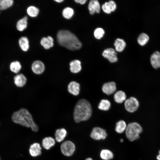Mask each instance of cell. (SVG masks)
<instances>
[{
	"instance_id": "6da1fadb",
	"label": "cell",
	"mask_w": 160,
	"mask_h": 160,
	"mask_svg": "<svg viewBox=\"0 0 160 160\" xmlns=\"http://www.w3.org/2000/svg\"><path fill=\"white\" fill-rule=\"evenodd\" d=\"M59 44L71 50L79 49L82 44L76 36L70 31L65 30L59 31L57 34Z\"/></svg>"
},
{
	"instance_id": "7a4b0ae2",
	"label": "cell",
	"mask_w": 160,
	"mask_h": 160,
	"mask_svg": "<svg viewBox=\"0 0 160 160\" xmlns=\"http://www.w3.org/2000/svg\"><path fill=\"white\" fill-rule=\"evenodd\" d=\"M12 119L15 123L31 127L34 132L38 130V127L34 122L31 114L26 109L22 108L14 112L12 115Z\"/></svg>"
},
{
	"instance_id": "3957f363",
	"label": "cell",
	"mask_w": 160,
	"mask_h": 160,
	"mask_svg": "<svg viewBox=\"0 0 160 160\" xmlns=\"http://www.w3.org/2000/svg\"><path fill=\"white\" fill-rule=\"evenodd\" d=\"M92 110L89 103L85 99L79 100L76 105L73 113L75 121L79 123L89 119L92 114Z\"/></svg>"
},
{
	"instance_id": "277c9868",
	"label": "cell",
	"mask_w": 160,
	"mask_h": 160,
	"mask_svg": "<svg viewBox=\"0 0 160 160\" xmlns=\"http://www.w3.org/2000/svg\"><path fill=\"white\" fill-rule=\"evenodd\" d=\"M142 131V128L139 124L132 122L127 126L125 131L126 136L128 140L133 141L139 138L140 134Z\"/></svg>"
},
{
	"instance_id": "5b68a950",
	"label": "cell",
	"mask_w": 160,
	"mask_h": 160,
	"mask_svg": "<svg viewBox=\"0 0 160 160\" xmlns=\"http://www.w3.org/2000/svg\"><path fill=\"white\" fill-rule=\"evenodd\" d=\"M75 146L74 143L70 140H67L63 142L60 146L62 153L67 156H72L75 150Z\"/></svg>"
},
{
	"instance_id": "8992f818",
	"label": "cell",
	"mask_w": 160,
	"mask_h": 160,
	"mask_svg": "<svg viewBox=\"0 0 160 160\" xmlns=\"http://www.w3.org/2000/svg\"><path fill=\"white\" fill-rule=\"evenodd\" d=\"M91 137L95 140L105 139L107 136L106 130L99 127L93 128L90 134Z\"/></svg>"
},
{
	"instance_id": "52a82bcc",
	"label": "cell",
	"mask_w": 160,
	"mask_h": 160,
	"mask_svg": "<svg viewBox=\"0 0 160 160\" xmlns=\"http://www.w3.org/2000/svg\"><path fill=\"white\" fill-rule=\"evenodd\" d=\"M124 105L127 111L130 113H133L138 109L139 103L136 98L131 97L125 101Z\"/></svg>"
},
{
	"instance_id": "ba28073f",
	"label": "cell",
	"mask_w": 160,
	"mask_h": 160,
	"mask_svg": "<svg viewBox=\"0 0 160 160\" xmlns=\"http://www.w3.org/2000/svg\"><path fill=\"white\" fill-rule=\"evenodd\" d=\"M103 56L107 59L111 63H114L118 60L117 54L114 49L112 48L105 50L103 53Z\"/></svg>"
},
{
	"instance_id": "9c48e42d",
	"label": "cell",
	"mask_w": 160,
	"mask_h": 160,
	"mask_svg": "<svg viewBox=\"0 0 160 160\" xmlns=\"http://www.w3.org/2000/svg\"><path fill=\"white\" fill-rule=\"evenodd\" d=\"M116 90V84L113 81L105 83L103 85L102 87L103 92L108 95L113 94Z\"/></svg>"
},
{
	"instance_id": "30bf717a",
	"label": "cell",
	"mask_w": 160,
	"mask_h": 160,
	"mask_svg": "<svg viewBox=\"0 0 160 160\" xmlns=\"http://www.w3.org/2000/svg\"><path fill=\"white\" fill-rule=\"evenodd\" d=\"M31 69L33 71L35 74H40L44 71L45 66L44 63L41 61L37 60L32 64Z\"/></svg>"
},
{
	"instance_id": "8fae6325",
	"label": "cell",
	"mask_w": 160,
	"mask_h": 160,
	"mask_svg": "<svg viewBox=\"0 0 160 160\" xmlns=\"http://www.w3.org/2000/svg\"><path fill=\"white\" fill-rule=\"evenodd\" d=\"M41 148L40 144L38 143H35L30 145L29 152L31 156L36 157L41 154Z\"/></svg>"
},
{
	"instance_id": "7c38bea8",
	"label": "cell",
	"mask_w": 160,
	"mask_h": 160,
	"mask_svg": "<svg viewBox=\"0 0 160 160\" xmlns=\"http://www.w3.org/2000/svg\"><path fill=\"white\" fill-rule=\"evenodd\" d=\"M27 79L25 76L22 73L17 74L14 77V82L17 87H21L26 84Z\"/></svg>"
},
{
	"instance_id": "4fadbf2b",
	"label": "cell",
	"mask_w": 160,
	"mask_h": 160,
	"mask_svg": "<svg viewBox=\"0 0 160 160\" xmlns=\"http://www.w3.org/2000/svg\"><path fill=\"white\" fill-rule=\"evenodd\" d=\"M88 8L91 15H93L95 12L99 13L100 6L98 1L97 0L90 1L88 5Z\"/></svg>"
},
{
	"instance_id": "5bb4252c",
	"label": "cell",
	"mask_w": 160,
	"mask_h": 160,
	"mask_svg": "<svg viewBox=\"0 0 160 160\" xmlns=\"http://www.w3.org/2000/svg\"><path fill=\"white\" fill-rule=\"evenodd\" d=\"M151 63L152 67L155 69L160 67V52H155L150 57Z\"/></svg>"
},
{
	"instance_id": "9a60e30c",
	"label": "cell",
	"mask_w": 160,
	"mask_h": 160,
	"mask_svg": "<svg viewBox=\"0 0 160 160\" xmlns=\"http://www.w3.org/2000/svg\"><path fill=\"white\" fill-rule=\"evenodd\" d=\"M68 89L70 93L74 95H77L79 93L80 85L75 81H72L68 84Z\"/></svg>"
},
{
	"instance_id": "2e32d148",
	"label": "cell",
	"mask_w": 160,
	"mask_h": 160,
	"mask_svg": "<svg viewBox=\"0 0 160 160\" xmlns=\"http://www.w3.org/2000/svg\"><path fill=\"white\" fill-rule=\"evenodd\" d=\"M102 9L105 13L110 14L115 11L116 8V5L115 2L113 1L106 2L102 7Z\"/></svg>"
},
{
	"instance_id": "e0dca14e",
	"label": "cell",
	"mask_w": 160,
	"mask_h": 160,
	"mask_svg": "<svg viewBox=\"0 0 160 160\" xmlns=\"http://www.w3.org/2000/svg\"><path fill=\"white\" fill-rule=\"evenodd\" d=\"M67 134V132L65 129L62 128L57 129L55 135L56 140L58 142H62L65 139Z\"/></svg>"
},
{
	"instance_id": "ac0fdd59",
	"label": "cell",
	"mask_w": 160,
	"mask_h": 160,
	"mask_svg": "<svg viewBox=\"0 0 160 160\" xmlns=\"http://www.w3.org/2000/svg\"><path fill=\"white\" fill-rule=\"evenodd\" d=\"M27 17L26 16L19 19L16 25L17 30L20 32H22L26 29L27 25Z\"/></svg>"
},
{
	"instance_id": "d6986e66",
	"label": "cell",
	"mask_w": 160,
	"mask_h": 160,
	"mask_svg": "<svg viewBox=\"0 0 160 160\" xmlns=\"http://www.w3.org/2000/svg\"><path fill=\"white\" fill-rule=\"evenodd\" d=\"M70 70L73 73H77L79 72L81 69V63L78 60H75L71 61L70 63Z\"/></svg>"
},
{
	"instance_id": "ffe728a7",
	"label": "cell",
	"mask_w": 160,
	"mask_h": 160,
	"mask_svg": "<svg viewBox=\"0 0 160 160\" xmlns=\"http://www.w3.org/2000/svg\"><path fill=\"white\" fill-rule=\"evenodd\" d=\"M55 143L54 139L52 137H45L42 141V145L46 149L49 150L54 146Z\"/></svg>"
},
{
	"instance_id": "44dd1931",
	"label": "cell",
	"mask_w": 160,
	"mask_h": 160,
	"mask_svg": "<svg viewBox=\"0 0 160 160\" xmlns=\"http://www.w3.org/2000/svg\"><path fill=\"white\" fill-rule=\"evenodd\" d=\"M18 44L21 49L23 51H27L29 48L28 41L26 37H20L18 39Z\"/></svg>"
},
{
	"instance_id": "7402d4cb",
	"label": "cell",
	"mask_w": 160,
	"mask_h": 160,
	"mask_svg": "<svg viewBox=\"0 0 160 160\" xmlns=\"http://www.w3.org/2000/svg\"><path fill=\"white\" fill-rule=\"evenodd\" d=\"M53 39L52 37L48 36L47 37H43L41 39V44L46 49H48L53 46Z\"/></svg>"
},
{
	"instance_id": "603a6c76",
	"label": "cell",
	"mask_w": 160,
	"mask_h": 160,
	"mask_svg": "<svg viewBox=\"0 0 160 160\" xmlns=\"http://www.w3.org/2000/svg\"><path fill=\"white\" fill-rule=\"evenodd\" d=\"M21 67L20 62L18 60H15L10 63L9 66V69L12 72L17 73L19 72Z\"/></svg>"
},
{
	"instance_id": "cb8c5ba5",
	"label": "cell",
	"mask_w": 160,
	"mask_h": 160,
	"mask_svg": "<svg viewBox=\"0 0 160 160\" xmlns=\"http://www.w3.org/2000/svg\"><path fill=\"white\" fill-rule=\"evenodd\" d=\"M14 0H0V11L7 10L12 6Z\"/></svg>"
},
{
	"instance_id": "d4e9b609",
	"label": "cell",
	"mask_w": 160,
	"mask_h": 160,
	"mask_svg": "<svg viewBox=\"0 0 160 160\" xmlns=\"http://www.w3.org/2000/svg\"><path fill=\"white\" fill-rule=\"evenodd\" d=\"M100 156L103 160H110L113 159L114 155L113 153L110 150L104 149L101 151Z\"/></svg>"
},
{
	"instance_id": "484cf974",
	"label": "cell",
	"mask_w": 160,
	"mask_h": 160,
	"mask_svg": "<svg viewBox=\"0 0 160 160\" xmlns=\"http://www.w3.org/2000/svg\"><path fill=\"white\" fill-rule=\"evenodd\" d=\"M126 95L125 93L121 90L117 91L114 96L115 101L118 103H121L126 100Z\"/></svg>"
},
{
	"instance_id": "4316f807",
	"label": "cell",
	"mask_w": 160,
	"mask_h": 160,
	"mask_svg": "<svg viewBox=\"0 0 160 160\" xmlns=\"http://www.w3.org/2000/svg\"><path fill=\"white\" fill-rule=\"evenodd\" d=\"M114 45L116 51L120 52L122 51L124 49L126 44L123 39L118 38L115 40Z\"/></svg>"
},
{
	"instance_id": "83f0119b",
	"label": "cell",
	"mask_w": 160,
	"mask_h": 160,
	"mask_svg": "<svg viewBox=\"0 0 160 160\" xmlns=\"http://www.w3.org/2000/svg\"><path fill=\"white\" fill-rule=\"evenodd\" d=\"M127 127V124L124 121L120 120L116 123L115 130L117 133L121 134L125 131Z\"/></svg>"
},
{
	"instance_id": "f1b7e54d",
	"label": "cell",
	"mask_w": 160,
	"mask_h": 160,
	"mask_svg": "<svg viewBox=\"0 0 160 160\" xmlns=\"http://www.w3.org/2000/svg\"><path fill=\"white\" fill-rule=\"evenodd\" d=\"M110 102L108 100H102L99 103L98 108L100 110L106 111L108 110L111 107Z\"/></svg>"
},
{
	"instance_id": "f546056e",
	"label": "cell",
	"mask_w": 160,
	"mask_h": 160,
	"mask_svg": "<svg viewBox=\"0 0 160 160\" xmlns=\"http://www.w3.org/2000/svg\"><path fill=\"white\" fill-rule=\"evenodd\" d=\"M149 39V37L148 36L144 33H142L138 36L137 41L140 45L144 46L147 43Z\"/></svg>"
},
{
	"instance_id": "4dcf8cb0",
	"label": "cell",
	"mask_w": 160,
	"mask_h": 160,
	"mask_svg": "<svg viewBox=\"0 0 160 160\" xmlns=\"http://www.w3.org/2000/svg\"><path fill=\"white\" fill-rule=\"evenodd\" d=\"M62 14L63 16L65 18H71L74 14L73 9L69 7L65 8L63 10Z\"/></svg>"
},
{
	"instance_id": "1f68e13d",
	"label": "cell",
	"mask_w": 160,
	"mask_h": 160,
	"mask_svg": "<svg viewBox=\"0 0 160 160\" xmlns=\"http://www.w3.org/2000/svg\"><path fill=\"white\" fill-rule=\"evenodd\" d=\"M27 13L30 16L32 17H36L39 12V10L36 7L33 6L29 7L27 9Z\"/></svg>"
},
{
	"instance_id": "d6a6232c",
	"label": "cell",
	"mask_w": 160,
	"mask_h": 160,
	"mask_svg": "<svg viewBox=\"0 0 160 160\" xmlns=\"http://www.w3.org/2000/svg\"><path fill=\"white\" fill-rule=\"evenodd\" d=\"M104 33V31L103 29L101 28H98L95 31L94 35L96 39H100L103 37Z\"/></svg>"
},
{
	"instance_id": "836d02e7",
	"label": "cell",
	"mask_w": 160,
	"mask_h": 160,
	"mask_svg": "<svg viewBox=\"0 0 160 160\" xmlns=\"http://www.w3.org/2000/svg\"><path fill=\"white\" fill-rule=\"evenodd\" d=\"M75 1L77 3H79L81 4H83L85 3L87 0H76Z\"/></svg>"
},
{
	"instance_id": "e575fe53",
	"label": "cell",
	"mask_w": 160,
	"mask_h": 160,
	"mask_svg": "<svg viewBox=\"0 0 160 160\" xmlns=\"http://www.w3.org/2000/svg\"><path fill=\"white\" fill-rule=\"evenodd\" d=\"M156 158L158 160H160V150L159 152V155L156 157Z\"/></svg>"
},
{
	"instance_id": "d590c367",
	"label": "cell",
	"mask_w": 160,
	"mask_h": 160,
	"mask_svg": "<svg viewBox=\"0 0 160 160\" xmlns=\"http://www.w3.org/2000/svg\"><path fill=\"white\" fill-rule=\"evenodd\" d=\"M55 1L57 2H59V3H60V2H61L63 1V0H55Z\"/></svg>"
},
{
	"instance_id": "8d00e7d4",
	"label": "cell",
	"mask_w": 160,
	"mask_h": 160,
	"mask_svg": "<svg viewBox=\"0 0 160 160\" xmlns=\"http://www.w3.org/2000/svg\"><path fill=\"white\" fill-rule=\"evenodd\" d=\"M85 160H93L91 158H87Z\"/></svg>"
},
{
	"instance_id": "74e56055",
	"label": "cell",
	"mask_w": 160,
	"mask_h": 160,
	"mask_svg": "<svg viewBox=\"0 0 160 160\" xmlns=\"http://www.w3.org/2000/svg\"><path fill=\"white\" fill-rule=\"evenodd\" d=\"M123 139H120V141L121 142H122L123 141Z\"/></svg>"
},
{
	"instance_id": "f35d334b",
	"label": "cell",
	"mask_w": 160,
	"mask_h": 160,
	"mask_svg": "<svg viewBox=\"0 0 160 160\" xmlns=\"http://www.w3.org/2000/svg\"><path fill=\"white\" fill-rule=\"evenodd\" d=\"M1 12V11H0V14Z\"/></svg>"
}]
</instances>
